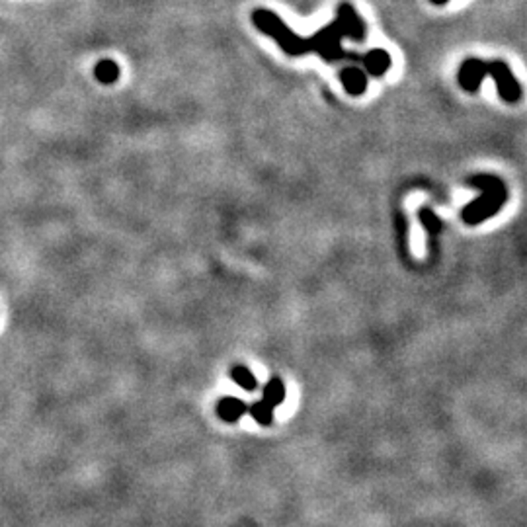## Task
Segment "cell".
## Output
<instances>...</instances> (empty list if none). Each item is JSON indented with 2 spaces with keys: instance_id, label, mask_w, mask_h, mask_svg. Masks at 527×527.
<instances>
[{
  "instance_id": "obj_1",
  "label": "cell",
  "mask_w": 527,
  "mask_h": 527,
  "mask_svg": "<svg viewBox=\"0 0 527 527\" xmlns=\"http://www.w3.org/2000/svg\"><path fill=\"white\" fill-rule=\"evenodd\" d=\"M252 22L260 32L274 38L287 55L299 57L305 55V53H318L326 61H338V59H360L362 61V57L348 53L342 49L344 38H352V40L357 41L365 38V24H363L362 16L357 14V10L350 2H342L338 6V18L328 28L318 30V33L309 40L295 35L279 20V16H276L270 10H254Z\"/></svg>"
},
{
  "instance_id": "obj_2",
  "label": "cell",
  "mask_w": 527,
  "mask_h": 527,
  "mask_svg": "<svg viewBox=\"0 0 527 527\" xmlns=\"http://www.w3.org/2000/svg\"><path fill=\"white\" fill-rule=\"evenodd\" d=\"M471 184L484 189V194L480 199H475L471 207L465 209L463 217L467 223H479L502 207L504 199H506V188H504L502 180L494 176H475L471 178Z\"/></svg>"
},
{
  "instance_id": "obj_3",
  "label": "cell",
  "mask_w": 527,
  "mask_h": 527,
  "mask_svg": "<svg viewBox=\"0 0 527 527\" xmlns=\"http://www.w3.org/2000/svg\"><path fill=\"white\" fill-rule=\"evenodd\" d=\"M484 71L487 74H490L494 82L498 84V90H500V96L506 102H518L521 98V87L519 82L514 77V72L510 71V67L504 63V61H492V63H484Z\"/></svg>"
},
{
  "instance_id": "obj_4",
  "label": "cell",
  "mask_w": 527,
  "mask_h": 527,
  "mask_svg": "<svg viewBox=\"0 0 527 527\" xmlns=\"http://www.w3.org/2000/svg\"><path fill=\"white\" fill-rule=\"evenodd\" d=\"M362 63L373 77H381L391 69V55L385 49H373L367 55L362 57Z\"/></svg>"
},
{
  "instance_id": "obj_5",
  "label": "cell",
  "mask_w": 527,
  "mask_h": 527,
  "mask_svg": "<svg viewBox=\"0 0 527 527\" xmlns=\"http://www.w3.org/2000/svg\"><path fill=\"white\" fill-rule=\"evenodd\" d=\"M340 80H342L344 88L350 92V96H362L363 92H365V88H367V79H365V74H363L360 69H355V67L342 69V72H340Z\"/></svg>"
},
{
  "instance_id": "obj_6",
  "label": "cell",
  "mask_w": 527,
  "mask_h": 527,
  "mask_svg": "<svg viewBox=\"0 0 527 527\" xmlns=\"http://www.w3.org/2000/svg\"><path fill=\"white\" fill-rule=\"evenodd\" d=\"M119 77V67L113 61H100L98 67H96V79L100 82H106V84H111L116 82Z\"/></svg>"
},
{
  "instance_id": "obj_7",
  "label": "cell",
  "mask_w": 527,
  "mask_h": 527,
  "mask_svg": "<svg viewBox=\"0 0 527 527\" xmlns=\"http://www.w3.org/2000/svg\"><path fill=\"white\" fill-rule=\"evenodd\" d=\"M244 410H246V406H244L240 401H236V399H225L219 406L221 416L225 418V420H228V422L236 420V418L243 414Z\"/></svg>"
},
{
  "instance_id": "obj_8",
  "label": "cell",
  "mask_w": 527,
  "mask_h": 527,
  "mask_svg": "<svg viewBox=\"0 0 527 527\" xmlns=\"http://www.w3.org/2000/svg\"><path fill=\"white\" fill-rule=\"evenodd\" d=\"M284 385H282V381H277V379H274L272 383L268 385V389H266V394H264V402L268 404L270 409H274V406H277L279 402L284 401Z\"/></svg>"
},
{
  "instance_id": "obj_9",
  "label": "cell",
  "mask_w": 527,
  "mask_h": 527,
  "mask_svg": "<svg viewBox=\"0 0 527 527\" xmlns=\"http://www.w3.org/2000/svg\"><path fill=\"white\" fill-rule=\"evenodd\" d=\"M233 379H235L238 385L244 387L246 391L256 389V379L252 377L250 371L244 370V367H236V370H233Z\"/></svg>"
},
{
  "instance_id": "obj_10",
  "label": "cell",
  "mask_w": 527,
  "mask_h": 527,
  "mask_svg": "<svg viewBox=\"0 0 527 527\" xmlns=\"http://www.w3.org/2000/svg\"><path fill=\"white\" fill-rule=\"evenodd\" d=\"M270 406L266 404V402H258V404H254V409H252V414H254V418L258 420L260 424H268L270 422Z\"/></svg>"
},
{
  "instance_id": "obj_11",
  "label": "cell",
  "mask_w": 527,
  "mask_h": 527,
  "mask_svg": "<svg viewBox=\"0 0 527 527\" xmlns=\"http://www.w3.org/2000/svg\"><path fill=\"white\" fill-rule=\"evenodd\" d=\"M432 2H433V4H445L448 0H432Z\"/></svg>"
}]
</instances>
